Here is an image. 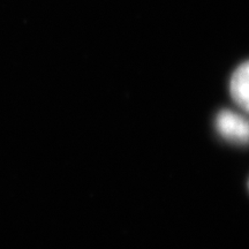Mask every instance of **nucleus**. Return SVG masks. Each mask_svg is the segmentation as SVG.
<instances>
[{
    "label": "nucleus",
    "mask_w": 249,
    "mask_h": 249,
    "mask_svg": "<svg viewBox=\"0 0 249 249\" xmlns=\"http://www.w3.org/2000/svg\"><path fill=\"white\" fill-rule=\"evenodd\" d=\"M216 128L223 139L236 145L249 144V119L230 110L220 111L216 118Z\"/></svg>",
    "instance_id": "nucleus-1"
},
{
    "label": "nucleus",
    "mask_w": 249,
    "mask_h": 249,
    "mask_svg": "<svg viewBox=\"0 0 249 249\" xmlns=\"http://www.w3.org/2000/svg\"><path fill=\"white\" fill-rule=\"evenodd\" d=\"M230 91L233 101L249 113V60L233 71L230 81Z\"/></svg>",
    "instance_id": "nucleus-2"
}]
</instances>
